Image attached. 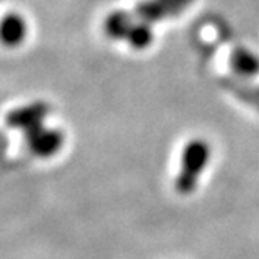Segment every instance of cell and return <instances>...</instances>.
<instances>
[{
    "instance_id": "6da1fadb",
    "label": "cell",
    "mask_w": 259,
    "mask_h": 259,
    "mask_svg": "<svg viewBox=\"0 0 259 259\" xmlns=\"http://www.w3.org/2000/svg\"><path fill=\"white\" fill-rule=\"evenodd\" d=\"M209 161V147L205 141L195 139L188 144L183 152L181 174L177 178V191L189 194L197 186V178Z\"/></svg>"
},
{
    "instance_id": "7a4b0ae2",
    "label": "cell",
    "mask_w": 259,
    "mask_h": 259,
    "mask_svg": "<svg viewBox=\"0 0 259 259\" xmlns=\"http://www.w3.org/2000/svg\"><path fill=\"white\" fill-rule=\"evenodd\" d=\"M27 24L17 13H10L0 19V41L8 47H14L25 39Z\"/></svg>"
},
{
    "instance_id": "3957f363",
    "label": "cell",
    "mask_w": 259,
    "mask_h": 259,
    "mask_svg": "<svg viewBox=\"0 0 259 259\" xmlns=\"http://www.w3.org/2000/svg\"><path fill=\"white\" fill-rule=\"evenodd\" d=\"M231 67L242 77H256L259 73V58L250 50L239 47L231 55Z\"/></svg>"
},
{
    "instance_id": "277c9868",
    "label": "cell",
    "mask_w": 259,
    "mask_h": 259,
    "mask_svg": "<svg viewBox=\"0 0 259 259\" xmlns=\"http://www.w3.org/2000/svg\"><path fill=\"white\" fill-rule=\"evenodd\" d=\"M61 142H63V136L58 132H49V130H46V132L44 130L42 132H34L31 136L33 150L42 156H49L55 152H58Z\"/></svg>"
},
{
    "instance_id": "5b68a950",
    "label": "cell",
    "mask_w": 259,
    "mask_h": 259,
    "mask_svg": "<svg viewBox=\"0 0 259 259\" xmlns=\"http://www.w3.org/2000/svg\"><path fill=\"white\" fill-rule=\"evenodd\" d=\"M130 27H132V21H130V16L126 13L117 11L111 14L106 22H105V31L108 36L114 39H122L126 36Z\"/></svg>"
},
{
    "instance_id": "8992f818",
    "label": "cell",
    "mask_w": 259,
    "mask_h": 259,
    "mask_svg": "<svg viewBox=\"0 0 259 259\" xmlns=\"http://www.w3.org/2000/svg\"><path fill=\"white\" fill-rule=\"evenodd\" d=\"M125 39L132 44V47H135V49H145L152 42L153 34H152V30H150L149 24L139 22L136 25L130 27Z\"/></svg>"
}]
</instances>
